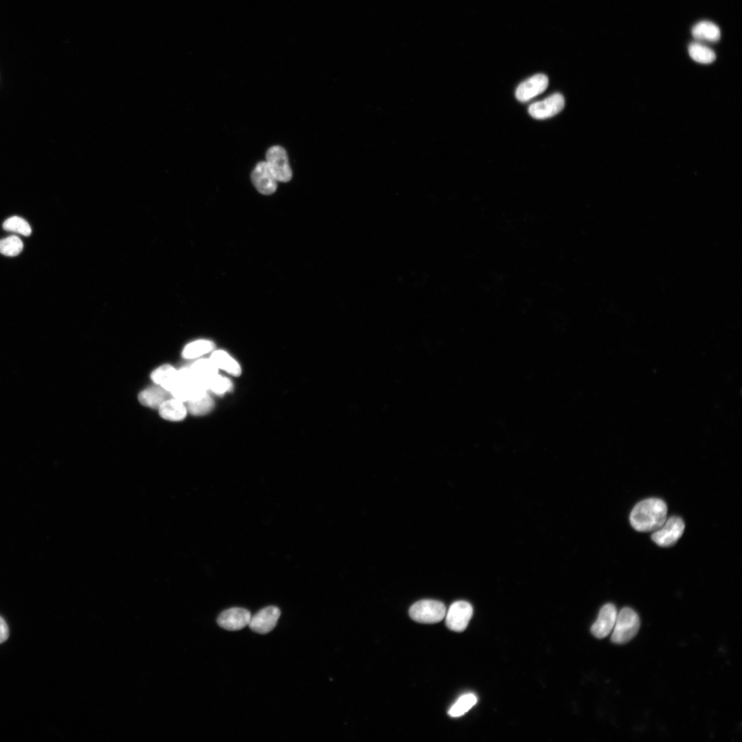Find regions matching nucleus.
I'll list each match as a JSON object with an SVG mask.
<instances>
[{"mask_svg":"<svg viewBox=\"0 0 742 742\" xmlns=\"http://www.w3.org/2000/svg\"><path fill=\"white\" fill-rule=\"evenodd\" d=\"M251 613L241 608H232L222 612L217 618L218 625L228 631H238L249 625Z\"/></svg>","mask_w":742,"mask_h":742,"instance_id":"6e6552de","label":"nucleus"},{"mask_svg":"<svg viewBox=\"0 0 742 742\" xmlns=\"http://www.w3.org/2000/svg\"><path fill=\"white\" fill-rule=\"evenodd\" d=\"M549 86V79L543 74L536 75L523 82L517 88L516 97L521 102H528L544 92Z\"/></svg>","mask_w":742,"mask_h":742,"instance_id":"9b49d317","label":"nucleus"},{"mask_svg":"<svg viewBox=\"0 0 742 742\" xmlns=\"http://www.w3.org/2000/svg\"><path fill=\"white\" fill-rule=\"evenodd\" d=\"M667 506L659 499H648L639 503L632 510L630 521L637 532H654L667 520Z\"/></svg>","mask_w":742,"mask_h":742,"instance_id":"f257e3e1","label":"nucleus"},{"mask_svg":"<svg viewBox=\"0 0 742 742\" xmlns=\"http://www.w3.org/2000/svg\"><path fill=\"white\" fill-rule=\"evenodd\" d=\"M692 35L697 40L708 42H717L721 36L719 27L710 22L697 24L692 29Z\"/></svg>","mask_w":742,"mask_h":742,"instance_id":"f3484780","label":"nucleus"},{"mask_svg":"<svg viewBox=\"0 0 742 742\" xmlns=\"http://www.w3.org/2000/svg\"><path fill=\"white\" fill-rule=\"evenodd\" d=\"M617 615V610L614 604H608L604 606L591 628L592 634L597 639L608 636L615 627Z\"/></svg>","mask_w":742,"mask_h":742,"instance_id":"f8f14e48","label":"nucleus"},{"mask_svg":"<svg viewBox=\"0 0 742 742\" xmlns=\"http://www.w3.org/2000/svg\"><path fill=\"white\" fill-rule=\"evenodd\" d=\"M473 615V608L470 604L464 601L454 602L449 607L446 615V625L454 632L464 631Z\"/></svg>","mask_w":742,"mask_h":742,"instance_id":"423d86ee","label":"nucleus"},{"mask_svg":"<svg viewBox=\"0 0 742 742\" xmlns=\"http://www.w3.org/2000/svg\"><path fill=\"white\" fill-rule=\"evenodd\" d=\"M689 53L695 62L703 64H711L716 58L715 53L710 49L699 44H691Z\"/></svg>","mask_w":742,"mask_h":742,"instance_id":"4be33fe9","label":"nucleus"},{"mask_svg":"<svg viewBox=\"0 0 742 742\" xmlns=\"http://www.w3.org/2000/svg\"><path fill=\"white\" fill-rule=\"evenodd\" d=\"M190 368L194 376L197 380L204 382L207 386L209 380L218 374V369L210 359L199 360L195 362Z\"/></svg>","mask_w":742,"mask_h":742,"instance_id":"a211bd4d","label":"nucleus"},{"mask_svg":"<svg viewBox=\"0 0 742 742\" xmlns=\"http://www.w3.org/2000/svg\"><path fill=\"white\" fill-rule=\"evenodd\" d=\"M210 359L218 369L223 370L234 376L240 375L241 369L240 365L225 351H216L212 354Z\"/></svg>","mask_w":742,"mask_h":742,"instance_id":"dca6fc26","label":"nucleus"},{"mask_svg":"<svg viewBox=\"0 0 742 742\" xmlns=\"http://www.w3.org/2000/svg\"><path fill=\"white\" fill-rule=\"evenodd\" d=\"M412 619L421 623H436L445 617L446 608L438 601L425 599L413 604L409 610Z\"/></svg>","mask_w":742,"mask_h":742,"instance_id":"7ed1b4c3","label":"nucleus"},{"mask_svg":"<svg viewBox=\"0 0 742 742\" xmlns=\"http://www.w3.org/2000/svg\"><path fill=\"white\" fill-rule=\"evenodd\" d=\"M565 106L564 97L560 94H555L543 101L532 104L529 112L536 119H547L562 112Z\"/></svg>","mask_w":742,"mask_h":742,"instance_id":"1a4fd4ad","label":"nucleus"},{"mask_svg":"<svg viewBox=\"0 0 742 742\" xmlns=\"http://www.w3.org/2000/svg\"><path fill=\"white\" fill-rule=\"evenodd\" d=\"M251 177L254 186L260 193L270 195L276 192L278 181L266 161L257 164Z\"/></svg>","mask_w":742,"mask_h":742,"instance_id":"9d476101","label":"nucleus"},{"mask_svg":"<svg viewBox=\"0 0 742 742\" xmlns=\"http://www.w3.org/2000/svg\"><path fill=\"white\" fill-rule=\"evenodd\" d=\"M684 528L685 525L682 519L673 517L666 520L660 528L653 532L652 539L661 547H672L682 537Z\"/></svg>","mask_w":742,"mask_h":742,"instance_id":"20e7f679","label":"nucleus"},{"mask_svg":"<svg viewBox=\"0 0 742 742\" xmlns=\"http://www.w3.org/2000/svg\"><path fill=\"white\" fill-rule=\"evenodd\" d=\"M3 228L5 230L18 232L25 236H30L32 232L29 223L24 219L17 216L7 219L3 223Z\"/></svg>","mask_w":742,"mask_h":742,"instance_id":"b1692460","label":"nucleus"},{"mask_svg":"<svg viewBox=\"0 0 742 742\" xmlns=\"http://www.w3.org/2000/svg\"><path fill=\"white\" fill-rule=\"evenodd\" d=\"M177 370L171 365L165 364L156 369L151 373V380L158 386L170 393L176 383Z\"/></svg>","mask_w":742,"mask_h":742,"instance_id":"4468645a","label":"nucleus"},{"mask_svg":"<svg viewBox=\"0 0 742 742\" xmlns=\"http://www.w3.org/2000/svg\"><path fill=\"white\" fill-rule=\"evenodd\" d=\"M280 617L279 608L269 606L252 616L249 626L256 633L267 634L275 629Z\"/></svg>","mask_w":742,"mask_h":742,"instance_id":"0eeeda50","label":"nucleus"},{"mask_svg":"<svg viewBox=\"0 0 742 742\" xmlns=\"http://www.w3.org/2000/svg\"><path fill=\"white\" fill-rule=\"evenodd\" d=\"M640 626L638 614L630 608H624L617 615L611 641L619 645L627 643L637 634Z\"/></svg>","mask_w":742,"mask_h":742,"instance_id":"f03ea898","label":"nucleus"},{"mask_svg":"<svg viewBox=\"0 0 742 742\" xmlns=\"http://www.w3.org/2000/svg\"><path fill=\"white\" fill-rule=\"evenodd\" d=\"M214 347V345L211 341L206 340L197 341L185 347L182 356L186 359L197 358L210 352Z\"/></svg>","mask_w":742,"mask_h":742,"instance_id":"6ab92c4d","label":"nucleus"},{"mask_svg":"<svg viewBox=\"0 0 742 742\" xmlns=\"http://www.w3.org/2000/svg\"><path fill=\"white\" fill-rule=\"evenodd\" d=\"M168 393L160 386L149 387L139 394L138 399L145 406L159 408L168 399Z\"/></svg>","mask_w":742,"mask_h":742,"instance_id":"2eb2a0df","label":"nucleus"},{"mask_svg":"<svg viewBox=\"0 0 742 742\" xmlns=\"http://www.w3.org/2000/svg\"><path fill=\"white\" fill-rule=\"evenodd\" d=\"M208 388L217 395H223L231 390L232 383L226 378L217 374L209 380Z\"/></svg>","mask_w":742,"mask_h":742,"instance_id":"393cba45","label":"nucleus"},{"mask_svg":"<svg viewBox=\"0 0 742 742\" xmlns=\"http://www.w3.org/2000/svg\"><path fill=\"white\" fill-rule=\"evenodd\" d=\"M477 697L472 693L462 695L450 708L448 714L452 717H458L468 712L476 703Z\"/></svg>","mask_w":742,"mask_h":742,"instance_id":"aec40b11","label":"nucleus"},{"mask_svg":"<svg viewBox=\"0 0 742 742\" xmlns=\"http://www.w3.org/2000/svg\"><path fill=\"white\" fill-rule=\"evenodd\" d=\"M187 410L184 402L175 398L167 399L159 407L160 416L170 421L183 420L186 416Z\"/></svg>","mask_w":742,"mask_h":742,"instance_id":"ddd939ff","label":"nucleus"},{"mask_svg":"<svg viewBox=\"0 0 742 742\" xmlns=\"http://www.w3.org/2000/svg\"><path fill=\"white\" fill-rule=\"evenodd\" d=\"M10 636L8 626L4 619L0 617V644L5 642Z\"/></svg>","mask_w":742,"mask_h":742,"instance_id":"a878e982","label":"nucleus"},{"mask_svg":"<svg viewBox=\"0 0 742 742\" xmlns=\"http://www.w3.org/2000/svg\"><path fill=\"white\" fill-rule=\"evenodd\" d=\"M23 240L16 236H11L0 240V253L8 257H16L23 250Z\"/></svg>","mask_w":742,"mask_h":742,"instance_id":"412c9836","label":"nucleus"},{"mask_svg":"<svg viewBox=\"0 0 742 742\" xmlns=\"http://www.w3.org/2000/svg\"><path fill=\"white\" fill-rule=\"evenodd\" d=\"M266 162L278 182H288L292 180L293 171L284 148L281 146L270 148L267 153Z\"/></svg>","mask_w":742,"mask_h":742,"instance_id":"39448f33","label":"nucleus"},{"mask_svg":"<svg viewBox=\"0 0 742 742\" xmlns=\"http://www.w3.org/2000/svg\"><path fill=\"white\" fill-rule=\"evenodd\" d=\"M187 410L193 415L200 416L208 413L214 406L212 399L208 393L195 399L189 401Z\"/></svg>","mask_w":742,"mask_h":742,"instance_id":"5701e85b","label":"nucleus"}]
</instances>
